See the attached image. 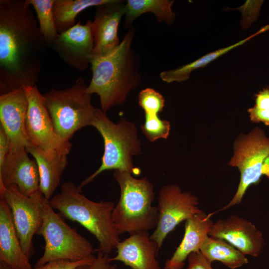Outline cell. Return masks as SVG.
<instances>
[{
	"label": "cell",
	"instance_id": "31",
	"mask_svg": "<svg viewBox=\"0 0 269 269\" xmlns=\"http://www.w3.org/2000/svg\"><path fill=\"white\" fill-rule=\"evenodd\" d=\"M10 150V142L8 136L0 126V167L4 164Z\"/></svg>",
	"mask_w": 269,
	"mask_h": 269
},
{
	"label": "cell",
	"instance_id": "14",
	"mask_svg": "<svg viewBox=\"0 0 269 269\" xmlns=\"http://www.w3.org/2000/svg\"><path fill=\"white\" fill-rule=\"evenodd\" d=\"M124 0H111L96 7L91 28L94 39L92 58L105 55L120 44L118 36L121 20L125 14Z\"/></svg>",
	"mask_w": 269,
	"mask_h": 269
},
{
	"label": "cell",
	"instance_id": "8",
	"mask_svg": "<svg viewBox=\"0 0 269 269\" xmlns=\"http://www.w3.org/2000/svg\"><path fill=\"white\" fill-rule=\"evenodd\" d=\"M268 156L269 137L261 129L256 128L248 135H243L238 139L230 164L239 169L240 181L233 198L220 211L241 203L249 186L260 181L263 175V162Z\"/></svg>",
	"mask_w": 269,
	"mask_h": 269
},
{
	"label": "cell",
	"instance_id": "32",
	"mask_svg": "<svg viewBox=\"0 0 269 269\" xmlns=\"http://www.w3.org/2000/svg\"><path fill=\"white\" fill-rule=\"evenodd\" d=\"M251 120L254 122H263L269 126V110H261L255 106L249 109Z\"/></svg>",
	"mask_w": 269,
	"mask_h": 269
},
{
	"label": "cell",
	"instance_id": "25",
	"mask_svg": "<svg viewBox=\"0 0 269 269\" xmlns=\"http://www.w3.org/2000/svg\"><path fill=\"white\" fill-rule=\"evenodd\" d=\"M26 1L34 8L40 30L47 46H51L59 34L53 15L54 0H26Z\"/></svg>",
	"mask_w": 269,
	"mask_h": 269
},
{
	"label": "cell",
	"instance_id": "3",
	"mask_svg": "<svg viewBox=\"0 0 269 269\" xmlns=\"http://www.w3.org/2000/svg\"><path fill=\"white\" fill-rule=\"evenodd\" d=\"M49 203L61 216L80 224L96 238L99 243L96 251L109 254L120 242L113 219V202L92 201L82 193L79 186L68 182L61 185L60 192Z\"/></svg>",
	"mask_w": 269,
	"mask_h": 269
},
{
	"label": "cell",
	"instance_id": "23",
	"mask_svg": "<svg viewBox=\"0 0 269 269\" xmlns=\"http://www.w3.org/2000/svg\"><path fill=\"white\" fill-rule=\"evenodd\" d=\"M111 0H54L53 11L54 21L59 34L76 23L78 14L86 9L108 3Z\"/></svg>",
	"mask_w": 269,
	"mask_h": 269
},
{
	"label": "cell",
	"instance_id": "28",
	"mask_svg": "<svg viewBox=\"0 0 269 269\" xmlns=\"http://www.w3.org/2000/svg\"><path fill=\"white\" fill-rule=\"evenodd\" d=\"M95 258L96 257L93 259L82 261L56 260L50 261L42 266L34 267L31 269H75L80 266L92 263Z\"/></svg>",
	"mask_w": 269,
	"mask_h": 269
},
{
	"label": "cell",
	"instance_id": "24",
	"mask_svg": "<svg viewBox=\"0 0 269 269\" xmlns=\"http://www.w3.org/2000/svg\"><path fill=\"white\" fill-rule=\"evenodd\" d=\"M268 28L266 26L257 32L234 44L208 53L187 64L176 69L163 71L160 73V77L163 81L168 83L174 82H181L186 81L189 78L190 74L194 70L205 66L211 61L226 53L232 49L244 44L258 34L267 30Z\"/></svg>",
	"mask_w": 269,
	"mask_h": 269
},
{
	"label": "cell",
	"instance_id": "17",
	"mask_svg": "<svg viewBox=\"0 0 269 269\" xmlns=\"http://www.w3.org/2000/svg\"><path fill=\"white\" fill-rule=\"evenodd\" d=\"M116 255L110 262L119 261L131 269H160L157 260L159 251L148 232L131 235L117 245Z\"/></svg>",
	"mask_w": 269,
	"mask_h": 269
},
{
	"label": "cell",
	"instance_id": "4",
	"mask_svg": "<svg viewBox=\"0 0 269 269\" xmlns=\"http://www.w3.org/2000/svg\"><path fill=\"white\" fill-rule=\"evenodd\" d=\"M113 176L120 188V197L113 212L119 233L131 235L155 229L158 210L153 206V186L146 177L134 178L132 173L114 170Z\"/></svg>",
	"mask_w": 269,
	"mask_h": 269
},
{
	"label": "cell",
	"instance_id": "13",
	"mask_svg": "<svg viewBox=\"0 0 269 269\" xmlns=\"http://www.w3.org/2000/svg\"><path fill=\"white\" fill-rule=\"evenodd\" d=\"M28 153L25 147L9 150L4 164L0 167V194L11 186H15L27 196L40 191L38 166Z\"/></svg>",
	"mask_w": 269,
	"mask_h": 269
},
{
	"label": "cell",
	"instance_id": "30",
	"mask_svg": "<svg viewBox=\"0 0 269 269\" xmlns=\"http://www.w3.org/2000/svg\"><path fill=\"white\" fill-rule=\"evenodd\" d=\"M188 266L185 269H214L200 251L191 254L187 258Z\"/></svg>",
	"mask_w": 269,
	"mask_h": 269
},
{
	"label": "cell",
	"instance_id": "18",
	"mask_svg": "<svg viewBox=\"0 0 269 269\" xmlns=\"http://www.w3.org/2000/svg\"><path fill=\"white\" fill-rule=\"evenodd\" d=\"M213 214L207 215L202 211L185 221L183 238L172 256L166 261L164 269H182L188 256L200 251L213 224L211 219Z\"/></svg>",
	"mask_w": 269,
	"mask_h": 269
},
{
	"label": "cell",
	"instance_id": "9",
	"mask_svg": "<svg viewBox=\"0 0 269 269\" xmlns=\"http://www.w3.org/2000/svg\"><path fill=\"white\" fill-rule=\"evenodd\" d=\"M10 210L13 223L22 249L30 258L34 253L32 239L42 223L43 195L38 191L31 196L22 194L15 186L0 194Z\"/></svg>",
	"mask_w": 269,
	"mask_h": 269
},
{
	"label": "cell",
	"instance_id": "22",
	"mask_svg": "<svg viewBox=\"0 0 269 269\" xmlns=\"http://www.w3.org/2000/svg\"><path fill=\"white\" fill-rule=\"evenodd\" d=\"M200 251L210 263L220 261L231 269H236L249 262L246 255L224 240L206 238Z\"/></svg>",
	"mask_w": 269,
	"mask_h": 269
},
{
	"label": "cell",
	"instance_id": "35",
	"mask_svg": "<svg viewBox=\"0 0 269 269\" xmlns=\"http://www.w3.org/2000/svg\"><path fill=\"white\" fill-rule=\"evenodd\" d=\"M0 269H11L5 264L0 262Z\"/></svg>",
	"mask_w": 269,
	"mask_h": 269
},
{
	"label": "cell",
	"instance_id": "11",
	"mask_svg": "<svg viewBox=\"0 0 269 269\" xmlns=\"http://www.w3.org/2000/svg\"><path fill=\"white\" fill-rule=\"evenodd\" d=\"M158 199V221L150 238L159 250L167 235L180 223L202 211L198 207V199L195 196L182 192L175 185L162 186Z\"/></svg>",
	"mask_w": 269,
	"mask_h": 269
},
{
	"label": "cell",
	"instance_id": "15",
	"mask_svg": "<svg viewBox=\"0 0 269 269\" xmlns=\"http://www.w3.org/2000/svg\"><path fill=\"white\" fill-rule=\"evenodd\" d=\"M209 235L224 240L245 255L252 257L261 254L265 243L262 233L255 225L235 215L213 223Z\"/></svg>",
	"mask_w": 269,
	"mask_h": 269
},
{
	"label": "cell",
	"instance_id": "16",
	"mask_svg": "<svg viewBox=\"0 0 269 269\" xmlns=\"http://www.w3.org/2000/svg\"><path fill=\"white\" fill-rule=\"evenodd\" d=\"M27 108L24 88L0 95V126L8 136L11 150L32 145L25 128Z\"/></svg>",
	"mask_w": 269,
	"mask_h": 269
},
{
	"label": "cell",
	"instance_id": "20",
	"mask_svg": "<svg viewBox=\"0 0 269 269\" xmlns=\"http://www.w3.org/2000/svg\"><path fill=\"white\" fill-rule=\"evenodd\" d=\"M35 160L39 171V190L49 200L59 186L61 176L67 165V155L58 152L48 153L30 145L26 148Z\"/></svg>",
	"mask_w": 269,
	"mask_h": 269
},
{
	"label": "cell",
	"instance_id": "7",
	"mask_svg": "<svg viewBox=\"0 0 269 269\" xmlns=\"http://www.w3.org/2000/svg\"><path fill=\"white\" fill-rule=\"evenodd\" d=\"M42 223L36 235L43 237L45 246L35 267L56 260L82 261L94 259V250L90 242L67 225L57 214L44 197Z\"/></svg>",
	"mask_w": 269,
	"mask_h": 269
},
{
	"label": "cell",
	"instance_id": "6",
	"mask_svg": "<svg viewBox=\"0 0 269 269\" xmlns=\"http://www.w3.org/2000/svg\"><path fill=\"white\" fill-rule=\"evenodd\" d=\"M82 77L78 78L70 87L52 89L43 94L57 134L66 141L80 129L91 126L96 108L92 104V95Z\"/></svg>",
	"mask_w": 269,
	"mask_h": 269
},
{
	"label": "cell",
	"instance_id": "19",
	"mask_svg": "<svg viewBox=\"0 0 269 269\" xmlns=\"http://www.w3.org/2000/svg\"><path fill=\"white\" fill-rule=\"evenodd\" d=\"M0 262L11 269L32 268L22 249L10 210L3 199H0Z\"/></svg>",
	"mask_w": 269,
	"mask_h": 269
},
{
	"label": "cell",
	"instance_id": "26",
	"mask_svg": "<svg viewBox=\"0 0 269 269\" xmlns=\"http://www.w3.org/2000/svg\"><path fill=\"white\" fill-rule=\"evenodd\" d=\"M141 129L146 137L153 142L160 138H167L170 125L169 122L161 120L158 115L145 114V122Z\"/></svg>",
	"mask_w": 269,
	"mask_h": 269
},
{
	"label": "cell",
	"instance_id": "2",
	"mask_svg": "<svg viewBox=\"0 0 269 269\" xmlns=\"http://www.w3.org/2000/svg\"><path fill=\"white\" fill-rule=\"evenodd\" d=\"M134 34V27L132 25L115 49L91 59L92 76L87 92L99 96L105 113L123 104L130 92L140 83L139 58L132 48Z\"/></svg>",
	"mask_w": 269,
	"mask_h": 269
},
{
	"label": "cell",
	"instance_id": "27",
	"mask_svg": "<svg viewBox=\"0 0 269 269\" xmlns=\"http://www.w3.org/2000/svg\"><path fill=\"white\" fill-rule=\"evenodd\" d=\"M138 100L139 106L146 114L158 115L164 107L163 96L151 88L142 90L139 93Z\"/></svg>",
	"mask_w": 269,
	"mask_h": 269
},
{
	"label": "cell",
	"instance_id": "12",
	"mask_svg": "<svg viewBox=\"0 0 269 269\" xmlns=\"http://www.w3.org/2000/svg\"><path fill=\"white\" fill-rule=\"evenodd\" d=\"M91 20L84 24L79 21L58 34L51 47L69 66L83 71L90 65L94 49Z\"/></svg>",
	"mask_w": 269,
	"mask_h": 269
},
{
	"label": "cell",
	"instance_id": "34",
	"mask_svg": "<svg viewBox=\"0 0 269 269\" xmlns=\"http://www.w3.org/2000/svg\"><path fill=\"white\" fill-rule=\"evenodd\" d=\"M263 175L266 176L269 179V156L264 160L262 167Z\"/></svg>",
	"mask_w": 269,
	"mask_h": 269
},
{
	"label": "cell",
	"instance_id": "10",
	"mask_svg": "<svg viewBox=\"0 0 269 269\" xmlns=\"http://www.w3.org/2000/svg\"><path fill=\"white\" fill-rule=\"evenodd\" d=\"M28 101L25 128L29 140L48 153L67 155L72 144L57 134L41 94L36 85L24 88Z\"/></svg>",
	"mask_w": 269,
	"mask_h": 269
},
{
	"label": "cell",
	"instance_id": "33",
	"mask_svg": "<svg viewBox=\"0 0 269 269\" xmlns=\"http://www.w3.org/2000/svg\"><path fill=\"white\" fill-rule=\"evenodd\" d=\"M255 107L261 110H269V90L265 89L257 95Z\"/></svg>",
	"mask_w": 269,
	"mask_h": 269
},
{
	"label": "cell",
	"instance_id": "21",
	"mask_svg": "<svg viewBox=\"0 0 269 269\" xmlns=\"http://www.w3.org/2000/svg\"><path fill=\"white\" fill-rule=\"evenodd\" d=\"M173 0H128L126 3L125 24L129 28L133 22L141 15L152 13L159 22L171 24L175 18L172 10Z\"/></svg>",
	"mask_w": 269,
	"mask_h": 269
},
{
	"label": "cell",
	"instance_id": "1",
	"mask_svg": "<svg viewBox=\"0 0 269 269\" xmlns=\"http://www.w3.org/2000/svg\"><path fill=\"white\" fill-rule=\"evenodd\" d=\"M47 46L26 0H0V95L36 85Z\"/></svg>",
	"mask_w": 269,
	"mask_h": 269
},
{
	"label": "cell",
	"instance_id": "5",
	"mask_svg": "<svg viewBox=\"0 0 269 269\" xmlns=\"http://www.w3.org/2000/svg\"><path fill=\"white\" fill-rule=\"evenodd\" d=\"M91 126L95 128L102 135L104 151L100 167L83 180L79 187L82 189L106 170L114 169L138 174L139 171L134 166L132 160L133 156L141 154L140 142L135 125L124 118L115 124L108 118L106 113L96 108Z\"/></svg>",
	"mask_w": 269,
	"mask_h": 269
},
{
	"label": "cell",
	"instance_id": "29",
	"mask_svg": "<svg viewBox=\"0 0 269 269\" xmlns=\"http://www.w3.org/2000/svg\"><path fill=\"white\" fill-rule=\"evenodd\" d=\"M97 255L91 264L80 266L75 269H116V264H111L108 254L96 251Z\"/></svg>",
	"mask_w": 269,
	"mask_h": 269
}]
</instances>
